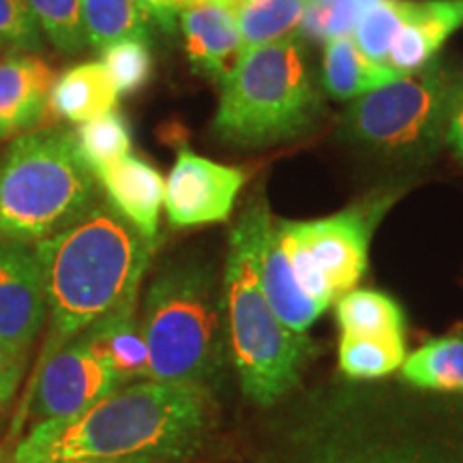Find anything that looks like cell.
<instances>
[{
    "mask_svg": "<svg viewBox=\"0 0 463 463\" xmlns=\"http://www.w3.org/2000/svg\"><path fill=\"white\" fill-rule=\"evenodd\" d=\"M140 324L148 347L146 380L211 389L228 352L215 266L198 258L167 264L146 289Z\"/></svg>",
    "mask_w": 463,
    "mask_h": 463,
    "instance_id": "5",
    "label": "cell"
},
{
    "mask_svg": "<svg viewBox=\"0 0 463 463\" xmlns=\"http://www.w3.org/2000/svg\"><path fill=\"white\" fill-rule=\"evenodd\" d=\"M399 373L416 389L463 392V337L444 335L430 339L405 356Z\"/></svg>",
    "mask_w": 463,
    "mask_h": 463,
    "instance_id": "21",
    "label": "cell"
},
{
    "mask_svg": "<svg viewBox=\"0 0 463 463\" xmlns=\"http://www.w3.org/2000/svg\"><path fill=\"white\" fill-rule=\"evenodd\" d=\"M322 116L309 54L292 34L241 56L222 82L213 133L232 146L264 148L309 136Z\"/></svg>",
    "mask_w": 463,
    "mask_h": 463,
    "instance_id": "4",
    "label": "cell"
},
{
    "mask_svg": "<svg viewBox=\"0 0 463 463\" xmlns=\"http://www.w3.org/2000/svg\"><path fill=\"white\" fill-rule=\"evenodd\" d=\"M45 316L48 305L34 249L0 241V347L26 363Z\"/></svg>",
    "mask_w": 463,
    "mask_h": 463,
    "instance_id": "11",
    "label": "cell"
},
{
    "mask_svg": "<svg viewBox=\"0 0 463 463\" xmlns=\"http://www.w3.org/2000/svg\"><path fill=\"white\" fill-rule=\"evenodd\" d=\"M335 320L347 337H405L402 305L378 289H350L335 303Z\"/></svg>",
    "mask_w": 463,
    "mask_h": 463,
    "instance_id": "20",
    "label": "cell"
},
{
    "mask_svg": "<svg viewBox=\"0 0 463 463\" xmlns=\"http://www.w3.org/2000/svg\"><path fill=\"white\" fill-rule=\"evenodd\" d=\"M416 453L403 449H328L300 463H414Z\"/></svg>",
    "mask_w": 463,
    "mask_h": 463,
    "instance_id": "31",
    "label": "cell"
},
{
    "mask_svg": "<svg viewBox=\"0 0 463 463\" xmlns=\"http://www.w3.org/2000/svg\"><path fill=\"white\" fill-rule=\"evenodd\" d=\"M39 26L65 54H78L86 43L82 0H28Z\"/></svg>",
    "mask_w": 463,
    "mask_h": 463,
    "instance_id": "28",
    "label": "cell"
},
{
    "mask_svg": "<svg viewBox=\"0 0 463 463\" xmlns=\"http://www.w3.org/2000/svg\"><path fill=\"white\" fill-rule=\"evenodd\" d=\"M447 144L449 146H453L457 157L463 161V89H461L459 99L455 103L453 114H450Z\"/></svg>",
    "mask_w": 463,
    "mask_h": 463,
    "instance_id": "34",
    "label": "cell"
},
{
    "mask_svg": "<svg viewBox=\"0 0 463 463\" xmlns=\"http://www.w3.org/2000/svg\"><path fill=\"white\" fill-rule=\"evenodd\" d=\"M414 0H378L358 20L352 39L364 56L384 65L397 34L410 20Z\"/></svg>",
    "mask_w": 463,
    "mask_h": 463,
    "instance_id": "25",
    "label": "cell"
},
{
    "mask_svg": "<svg viewBox=\"0 0 463 463\" xmlns=\"http://www.w3.org/2000/svg\"><path fill=\"white\" fill-rule=\"evenodd\" d=\"M273 219H270L269 230H266L262 256H260V273H262L266 300H269L275 316L286 324L289 331L307 335V331L320 320L324 309L298 288L286 253L281 249V242L275 234Z\"/></svg>",
    "mask_w": 463,
    "mask_h": 463,
    "instance_id": "16",
    "label": "cell"
},
{
    "mask_svg": "<svg viewBox=\"0 0 463 463\" xmlns=\"http://www.w3.org/2000/svg\"><path fill=\"white\" fill-rule=\"evenodd\" d=\"M99 202L97 178L65 129L17 137L0 164V241L34 245Z\"/></svg>",
    "mask_w": 463,
    "mask_h": 463,
    "instance_id": "6",
    "label": "cell"
},
{
    "mask_svg": "<svg viewBox=\"0 0 463 463\" xmlns=\"http://www.w3.org/2000/svg\"><path fill=\"white\" fill-rule=\"evenodd\" d=\"M106 71L118 90V95H133L148 84L153 75V54L148 42L142 39H123L101 52Z\"/></svg>",
    "mask_w": 463,
    "mask_h": 463,
    "instance_id": "29",
    "label": "cell"
},
{
    "mask_svg": "<svg viewBox=\"0 0 463 463\" xmlns=\"http://www.w3.org/2000/svg\"><path fill=\"white\" fill-rule=\"evenodd\" d=\"M402 78L389 67L373 62L358 50V45L347 37L328 39L324 48L322 84L331 97L339 101H354L380 86L391 84Z\"/></svg>",
    "mask_w": 463,
    "mask_h": 463,
    "instance_id": "19",
    "label": "cell"
},
{
    "mask_svg": "<svg viewBox=\"0 0 463 463\" xmlns=\"http://www.w3.org/2000/svg\"><path fill=\"white\" fill-rule=\"evenodd\" d=\"M75 146L80 157L90 172L95 174L99 167L112 164L131 155V131L123 114L116 109L112 112L82 123L73 133Z\"/></svg>",
    "mask_w": 463,
    "mask_h": 463,
    "instance_id": "26",
    "label": "cell"
},
{
    "mask_svg": "<svg viewBox=\"0 0 463 463\" xmlns=\"http://www.w3.org/2000/svg\"><path fill=\"white\" fill-rule=\"evenodd\" d=\"M24 364L26 363L17 361L15 356H11L7 350L0 347V414L7 410V405L15 395L22 373H24Z\"/></svg>",
    "mask_w": 463,
    "mask_h": 463,
    "instance_id": "32",
    "label": "cell"
},
{
    "mask_svg": "<svg viewBox=\"0 0 463 463\" xmlns=\"http://www.w3.org/2000/svg\"><path fill=\"white\" fill-rule=\"evenodd\" d=\"M463 71L433 61L347 106L339 140L395 165H422L447 144Z\"/></svg>",
    "mask_w": 463,
    "mask_h": 463,
    "instance_id": "7",
    "label": "cell"
},
{
    "mask_svg": "<svg viewBox=\"0 0 463 463\" xmlns=\"http://www.w3.org/2000/svg\"><path fill=\"white\" fill-rule=\"evenodd\" d=\"M223 3H241V0H174V7L178 14L184 9H195V7H206V5H223Z\"/></svg>",
    "mask_w": 463,
    "mask_h": 463,
    "instance_id": "35",
    "label": "cell"
},
{
    "mask_svg": "<svg viewBox=\"0 0 463 463\" xmlns=\"http://www.w3.org/2000/svg\"><path fill=\"white\" fill-rule=\"evenodd\" d=\"M39 22L28 0H0V48L37 50Z\"/></svg>",
    "mask_w": 463,
    "mask_h": 463,
    "instance_id": "30",
    "label": "cell"
},
{
    "mask_svg": "<svg viewBox=\"0 0 463 463\" xmlns=\"http://www.w3.org/2000/svg\"><path fill=\"white\" fill-rule=\"evenodd\" d=\"M247 174L183 148L165 181L164 206L174 228L222 223L232 215Z\"/></svg>",
    "mask_w": 463,
    "mask_h": 463,
    "instance_id": "10",
    "label": "cell"
},
{
    "mask_svg": "<svg viewBox=\"0 0 463 463\" xmlns=\"http://www.w3.org/2000/svg\"><path fill=\"white\" fill-rule=\"evenodd\" d=\"M136 5L146 11L150 20H155L164 28V33L172 34L176 28V15L178 11L174 7V0H133Z\"/></svg>",
    "mask_w": 463,
    "mask_h": 463,
    "instance_id": "33",
    "label": "cell"
},
{
    "mask_svg": "<svg viewBox=\"0 0 463 463\" xmlns=\"http://www.w3.org/2000/svg\"><path fill=\"white\" fill-rule=\"evenodd\" d=\"M463 28V0H414L410 20L392 42L384 67L397 75L420 71Z\"/></svg>",
    "mask_w": 463,
    "mask_h": 463,
    "instance_id": "15",
    "label": "cell"
},
{
    "mask_svg": "<svg viewBox=\"0 0 463 463\" xmlns=\"http://www.w3.org/2000/svg\"><path fill=\"white\" fill-rule=\"evenodd\" d=\"M213 427L211 389L178 382H133L86 412L33 425L15 463H181L204 447Z\"/></svg>",
    "mask_w": 463,
    "mask_h": 463,
    "instance_id": "1",
    "label": "cell"
},
{
    "mask_svg": "<svg viewBox=\"0 0 463 463\" xmlns=\"http://www.w3.org/2000/svg\"><path fill=\"white\" fill-rule=\"evenodd\" d=\"M378 0H307L300 33L314 42L347 37L354 31L361 15Z\"/></svg>",
    "mask_w": 463,
    "mask_h": 463,
    "instance_id": "27",
    "label": "cell"
},
{
    "mask_svg": "<svg viewBox=\"0 0 463 463\" xmlns=\"http://www.w3.org/2000/svg\"><path fill=\"white\" fill-rule=\"evenodd\" d=\"M307 0H241L236 9L242 54L292 37L303 22Z\"/></svg>",
    "mask_w": 463,
    "mask_h": 463,
    "instance_id": "22",
    "label": "cell"
},
{
    "mask_svg": "<svg viewBox=\"0 0 463 463\" xmlns=\"http://www.w3.org/2000/svg\"><path fill=\"white\" fill-rule=\"evenodd\" d=\"M157 242L148 241L109 202H97L78 222L34 247L42 269L50 335L42 358L137 294Z\"/></svg>",
    "mask_w": 463,
    "mask_h": 463,
    "instance_id": "2",
    "label": "cell"
},
{
    "mask_svg": "<svg viewBox=\"0 0 463 463\" xmlns=\"http://www.w3.org/2000/svg\"><path fill=\"white\" fill-rule=\"evenodd\" d=\"M86 42L103 52L123 39H150V17L133 0H82Z\"/></svg>",
    "mask_w": 463,
    "mask_h": 463,
    "instance_id": "23",
    "label": "cell"
},
{
    "mask_svg": "<svg viewBox=\"0 0 463 463\" xmlns=\"http://www.w3.org/2000/svg\"><path fill=\"white\" fill-rule=\"evenodd\" d=\"M382 204H358L314 222L273 219L298 288L324 311L358 288L369 266V242Z\"/></svg>",
    "mask_w": 463,
    "mask_h": 463,
    "instance_id": "8",
    "label": "cell"
},
{
    "mask_svg": "<svg viewBox=\"0 0 463 463\" xmlns=\"http://www.w3.org/2000/svg\"><path fill=\"white\" fill-rule=\"evenodd\" d=\"M56 75L39 56L0 61V140L37 127L48 114Z\"/></svg>",
    "mask_w": 463,
    "mask_h": 463,
    "instance_id": "14",
    "label": "cell"
},
{
    "mask_svg": "<svg viewBox=\"0 0 463 463\" xmlns=\"http://www.w3.org/2000/svg\"><path fill=\"white\" fill-rule=\"evenodd\" d=\"M118 90L101 62H82L61 75L52 86L50 112L69 123H89L112 112Z\"/></svg>",
    "mask_w": 463,
    "mask_h": 463,
    "instance_id": "18",
    "label": "cell"
},
{
    "mask_svg": "<svg viewBox=\"0 0 463 463\" xmlns=\"http://www.w3.org/2000/svg\"><path fill=\"white\" fill-rule=\"evenodd\" d=\"M43 463H129V461H101V459H73V461H43Z\"/></svg>",
    "mask_w": 463,
    "mask_h": 463,
    "instance_id": "36",
    "label": "cell"
},
{
    "mask_svg": "<svg viewBox=\"0 0 463 463\" xmlns=\"http://www.w3.org/2000/svg\"><path fill=\"white\" fill-rule=\"evenodd\" d=\"M95 178L106 191L109 204L148 241L157 242L165 191V181L157 167L136 155H127L123 159L99 167Z\"/></svg>",
    "mask_w": 463,
    "mask_h": 463,
    "instance_id": "13",
    "label": "cell"
},
{
    "mask_svg": "<svg viewBox=\"0 0 463 463\" xmlns=\"http://www.w3.org/2000/svg\"><path fill=\"white\" fill-rule=\"evenodd\" d=\"M408 356L405 337L339 335V369L350 380H380L399 372Z\"/></svg>",
    "mask_w": 463,
    "mask_h": 463,
    "instance_id": "24",
    "label": "cell"
},
{
    "mask_svg": "<svg viewBox=\"0 0 463 463\" xmlns=\"http://www.w3.org/2000/svg\"><path fill=\"white\" fill-rule=\"evenodd\" d=\"M273 215L264 194L253 195L232 225L222 300L228 354L241 389L258 405H273L298 384L314 345L275 316L266 300L260 256Z\"/></svg>",
    "mask_w": 463,
    "mask_h": 463,
    "instance_id": "3",
    "label": "cell"
},
{
    "mask_svg": "<svg viewBox=\"0 0 463 463\" xmlns=\"http://www.w3.org/2000/svg\"><path fill=\"white\" fill-rule=\"evenodd\" d=\"M120 386L106 358L82 337H75L39 363L37 386L31 397L33 422L71 419Z\"/></svg>",
    "mask_w": 463,
    "mask_h": 463,
    "instance_id": "9",
    "label": "cell"
},
{
    "mask_svg": "<svg viewBox=\"0 0 463 463\" xmlns=\"http://www.w3.org/2000/svg\"><path fill=\"white\" fill-rule=\"evenodd\" d=\"M239 3L206 5L181 11V28L191 65L204 78L222 84L242 56Z\"/></svg>",
    "mask_w": 463,
    "mask_h": 463,
    "instance_id": "12",
    "label": "cell"
},
{
    "mask_svg": "<svg viewBox=\"0 0 463 463\" xmlns=\"http://www.w3.org/2000/svg\"><path fill=\"white\" fill-rule=\"evenodd\" d=\"M136 309L137 303L127 305L101 317L80 335L106 358L123 386L136 380H146L148 375V347Z\"/></svg>",
    "mask_w": 463,
    "mask_h": 463,
    "instance_id": "17",
    "label": "cell"
},
{
    "mask_svg": "<svg viewBox=\"0 0 463 463\" xmlns=\"http://www.w3.org/2000/svg\"><path fill=\"white\" fill-rule=\"evenodd\" d=\"M414 463H433V461H425V459H420L419 455H416V459H414Z\"/></svg>",
    "mask_w": 463,
    "mask_h": 463,
    "instance_id": "37",
    "label": "cell"
}]
</instances>
